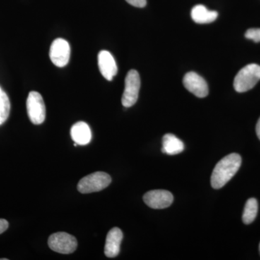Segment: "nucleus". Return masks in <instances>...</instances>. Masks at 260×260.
Listing matches in <instances>:
<instances>
[{
  "label": "nucleus",
  "instance_id": "1a4fd4ad",
  "mask_svg": "<svg viewBox=\"0 0 260 260\" xmlns=\"http://www.w3.org/2000/svg\"><path fill=\"white\" fill-rule=\"evenodd\" d=\"M184 87L195 96L205 98L208 95L209 90L207 82L203 77L194 72L186 73L183 79Z\"/></svg>",
  "mask_w": 260,
  "mask_h": 260
},
{
  "label": "nucleus",
  "instance_id": "6ab92c4d",
  "mask_svg": "<svg viewBox=\"0 0 260 260\" xmlns=\"http://www.w3.org/2000/svg\"><path fill=\"white\" fill-rule=\"evenodd\" d=\"M8 227H9V223L8 220L0 218V234L8 230Z\"/></svg>",
  "mask_w": 260,
  "mask_h": 260
},
{
  "label": "nucleus",
  "instance_id": "6e6552de",
  "mask_svg": "<svg viewBox=\"0 0 260 260\" xmlns=\"http://www.w3.org/2000/svg\"><path fill=\"white\" fill-rule=\"evenodd\" d=\"M143 200L145 204L153 209H164L172 204L174 196L170 191L156 189L145 193Z\"/></svg>",
  "mask_w": 260,
  "mask_h": 260
},
{
  "label": "nucleus",
  "instance_id": "4468645a",
  "mask_svg": "<svg viewBox=\"0 0 260 260\" xmlns=\"http://www.w3.org/2000/svg\"><path fill=\"white\" fill-rule=\"evenodd\" d=\"M184 150L183 142L175 135L166 134L162 138V148L161 151L168 155H177Z\"/></svg>",
  "mask_w": 260,
  "mask_h": 260
},
{
  "label": "nucleus",
  "instance_id": "f3484780",
  "mask_svg": "<svg viewBox=\"0 0 260 260\" xmlns=\"http://www.w3.org/2000/svg\"><path fill=\"white\" fill-rule=\"evenodd\" d=\"M246 39L254 41V42H260V28H250L245 32Z\"/></svg>",
  "mask_w": 260,
  "mask_h": 260
},
{
  "label": "nucleus",
  "instance_id": "f03ea898",
  "mask_svg": "<svg viewBox=\"0 0 260 260\" xmlns=\"http://www.w3.org/2000/svg\"><path fill=\"white\" fill-rule=\"evenodd\" d=\"M259 80V65L247 64L236 75L234 78V87L236 91L244 93L254 88Z\"/></svg>",
  "mask_w": 260,
  "mask_h": 260
},
{
  "label": "nucleus",
  "instance_id": "7ed1b4c3",
  "mask_svg": "<svg viewBox=\"0 0 260 260\" xmlns=\"http://www.w3.org/2000/svg\"><path fill=\"white\" fill-rule=\"evenodd\" d=\"M112 182V178L105 172H98L83 177L78 182V190L82 194L96 192L106 189Z\"/></svg>",
  "mask_w": 260,
  "mask_h": 260
},
{
  "label": "nucleus",
  "instance_id": "39448f33",
  "mask_svg": "<svg viewBox=\"0 0 260 260\" xmlns=\"http://www.w3.org/2000/svg\"><path fill=\"white\" fill-rule=\"evenodd\" d=\"M140 78L139 73L135 70H129L125 78V88L121 98V103L124 107L134 106L139 96Z\"/></svg>",
  "mask_w": 260,
  "mask_h": 260
},
{
  "label": "nucleus",
  "instance_id": "f257e3e1",
  "mask_svg": "<svg viewBox=\"0 0 260 260\" xmlns=\"http://www.w3.org/2000/svg\"><path fill=\"white\" fill-rule=\"evenodd\" d=\"M242 164V157L237 153H231L222 158L214 168L211 176V185L214 189H220L237 174Z\"/></svg>",
  "mask_w": 260,
  "mask_h": 260
},
{
  "label": "nucleus",
  "instance_id": "9b49d317",
  "mask_svg": "<svg viewBox=\"0 0 260 260\" xmlns=\"http://www.w3.org/2000/svg\"><path fill=\"white\" fill-rule=\"evenodd\" d=\"M123 239V233L119 228H113L108 233L106 239L104 253L107 257H116L120 252L121 241Z\"/></svg>",
  "mask_w": 260,
  "mask_h": 260
},
{
  "label": "nucleus",
  "instance_id": "2eb2a0df",
  "mask_svg": "<svg viewBox=\"0 0 260 260\" xmlns=\"http://www.w3.org/2000/svg\"><path fill=\"white\" fill-rule=\"evenodd\" d=\"M258 212V203L255 198H250L246 201L243 213L242 220L245 224H250L255 220Z\"/></svg>",
  "mask_w": 260,
  "mask_h": 260
},
{
  "label": "nucleus",
  "instance_id": "412c9836",
  "mask_svg": "<svg viewBox=\"0 0 260 260\" xmlns=\"http://www.w3.org/2000/svg\"><path fill=\"white\" fill-rule=\"evenodd\" d=\"M259 251H260V244H259Z\"/></svg>",
  "mask_w": 260,
  "mask_h": 260
},
{
  "label": "nucleus",
  "instance_id": "f8f14e48",
  "mask_svg": "<svg viewBox=\"0 0 260 260\" xmlns=\"http://www.w3.org/2000/svg\"><path fill=\"white\" fill-rule=\"evenodd\" d=\"M70 134L75 143L80 145H88L92 138L90 128L83 121H79L72 126Z\"/></svg>",
  "mask_w": 260,
  "mask_h": 260
},
{
  "label": "nucleus",
  "instance_id": "423d86ee",
  "mask_svg": "<svg viewBox=\"0 0 260 260\" xmlns=\"http://www.w3.org/2000/svg\"><path fill=\"white\" fill-rule=\"evenodd\" d=\"M26 107L29 119L32 124H42L46 119V107L42 95L38 92H30Z\"/></svg>",
  "mask_w": 260,
  "mask_h": 260
},
{
  "label": "nucleus",
  "instance_id": "9d476101",
  "mask_svg": "<svg viewBox=\"0 0 260 260\" xmlns=\"http://www.w3.org/2000/svg\"><path fill=\"white\" fill-rule=\"evenodd\" d=\"M98 63L101 73L109 81L117 74L118 68L115 59L109 51L103 50L99 53Z\"/></svg>",
  "mask_w": 260,
  "mask_h": 260
},
{
  "label": "nucleus",
  "instance_id": "20e7f679",
  "mask_svg": "<svg viewBox=\"0 0 260 260\" xmlns=\"http://www.w3.org/2000/svg\"><path fill=\"white\" fill-rule=\"evenodd\" d=\"M48 245L54 251L60 254H69L74 252L78 247L76 238L64 232L51 234L48 240Z\"/></svg>",
  "mask_w": 260,
  "mask_h": 260
},
{
  "label": "nucleus",
  "instance_id": "a211bd4d",
  "mask_svg": "<svg viewBox=\"0 0 260 260\" xmlns=\"http://www.w3.org/2000/svg\"><path fill=\"white\" fill-rule=\"evenodd\" d=\"M125 1L136 8H143L147 5L146 0H125Z\"/></svg>",
  "mask_w": 260,
  "mask_h": 260
},
{
  "label": "nucleus",
  "instance_id": "ddd939ff",
  "mask_svg": "<svg viewBox=\"0 0 260 260\" xmlns=\"http://www.w3.org/2000/svg\"><path fill=\"white\" fill-rule=\"evenodd\" d=\"M191 16L195 23L208 24L213 23L218 16V12L208 10L203 5H198L192 8Z\"/></svg>",
  "mask_w": 260,
  "mask_h": 260
},
{
  "label": "nucleus",
  "instance_id": "aec40b11",
  "mask_svg": "<svg viewBox=\"0 0 260 260\" xmlns=\"http://www.w3.org/2000/svg\"><path fill=\"white\" fill-rule=\"evenodd\" d=\"M256 135H257L258 138L260 140V118L257 121V124H256Z\"/></svg>",
  "mask_w": 260,
  "mask_h": 260
},
{
  "label": "nucleus",
  "instance_id": "dca6fc26",
  "mask_svg": "<svg viewBox=\"0 0 260 260\" xmlns=\"http://www.w3.org/2000/svg\"><path fill=\"white\" fill-rule=\"evenodd\" d=\"M10 102L7 93L0 87V125L5 123L9 117Z\"/></svg>",
  "mask_w": 260,
  "mask_h": 260
},
{
  "label": "nucleus",
  "instance_id": "0eeeda50",
  "mask_svg": "<svg viewBox=\"0 0 260 260\" xmlns=\"http://www.w3.org/2000/svg\"><path fill=\"white\" fill-rule=\"evenodd\" d=\"M49 56L53 64L58 68L66 66L70 57L69 43L63 39H56L51 44Z\"/></svg>",
  "mask_w": 260,
  "mask_h": 260
}]
</instances>
